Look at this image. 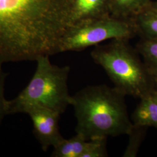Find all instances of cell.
<instances>
[{
  "instance_id": "obj_3",
  "label": "cell",
  "mask_w": 157,
  "mask_h": 157,
  "mask_svg": "<svg viewBox=\"0 0 157 157\" xmlns=\"http://www.w3.org/2000/svg\"><path fill=\"white\" fill-rule=\"evenodd\" d=\"M48 56H39L36 69L29 84L15 98L7 100V115L25 113L29 107L39 105L64 113L71 104L67 80L69 66L59 67L51 63Z\"/></svg>"
},
{
  "instance_id": "obj_12",
  "label": "cell",
  "mask_w": 157,
  "mask_h": 157,
  "mask_svg": "<svg viewBox=\"0 0 157 157\" xmlns=\"http://www.w3.org/2000/svg\"><path fill=\"white\" fill-rule=\"evenodd\" d=\"M147 67H157V39H144L137 47Z\"/></svg>"
},
{
  "instance_id": "obj_15",
  "label": "cell",
  "mask_w": 157,
  "mask_h": 157,
  "mask_svg": "<svg viewBox=\"0 0 157 157\" xmlns=\"http://www.w3.org/2000/svg\"><path fill=\"white\" fill-rule=\"evenodd\" d=\"M9 73L4 72L0 65V124L6 115L7 100L5 97V83Z\"/></svg>"
},
{
  "instance_id": "obj_8",
  "label": "cell",
  "mask_w": 157,
  "mask_h": 157,
  "mask_svg": "<svg viewBox=\"0 0 157 157\" xmlns=\"http://www.w3.org/2000/svg\"><path fill=\"white\" fill-rule=\"evenodd\" d=\"M132 120L136 126L157 128V86L141 98Z\"/></svg>"
},
{
  "instance_id": "obj_4",
  "label": "cell",
  "mask_w": 157,
  "mask_h": 157,
  "mask_svg": "<svg viewBox=\"0 0 157 157\" xmlns=\"http://www.w3.org/2000/svg\"><path fill=\"white\" fill-rule=\"evenodd\" d=\"M128 40H113L108 45L97 47L91 53L114 86L126 95L141 98L154 89V82L145 63L128 44Z\"/></svg>"
},
{
  "instance_id": "obj_16",
  "label": "cell",
  "mask_w": 157,
  "mask_h": 157,
  "mask_svg": "<svg viewBox=\"0 0 157 157\" xmlns=\"http://www.w3.org/2000/svg\"><path fill=\"white\" fill-rule=\"evenodd\" d=\"M147 68L154 82L157 86V67H147Z\"/></svg>"
},
{
  "instance_id": "obj_13",
  "label": "cell",
  "mask_w": 157,
  "mask_h": 157,
  "mask_svg": "<svg viewBox=\"0 0 157 157\" xmlns=\"http://www.w3.org/2000/svg\"><path fill=\"white\" fill-rule=\"evenodd\" d=\"M145 127L136 126L133 128L128 135L129 136V143L123 154L124 157H135L137 156L141 141L144 136Z\"/></svg>"
},
{
  "instance_id": "obj_2",
  "label": "cell",
  "mask_w": 157,
  "mask_h": 157,
  "mask_svg": "<svg viewBox=\"0 0 157 157\" xmlns=\"http://www.w3.org/2000/svg\"><path fill=\"white\" fill-rule=\"evenodd\" d=\"M126 95L105 84L87 86L72 96L77 120L76 132L87 140L128 135L133 124L129 118Z\"/></svg>"
},
{
  "instance_id": "obj_6",
  "label": "cell",
  "mask_w": 157,
  "mask_h": 157,
  "mask_svg": "<svg viewBox=\"0 0 157 157\" xmlns=\"http://www.w3.org/2000/svg\"><path fill=\"white\" fill-rule=\"evenodd\" d=\"M33 125V134L41 148L47 151L49 147H56L64 138L59 131V121L61 114L45 107L34 105L25 111Z\"/></svg>"
},
{
  "instance_id": "obj_9",
  "label": "cell",
  "mask_w": 157,
  "mask_h": 157,
  "mask_svg": "<svg viewBox=\"0 0 157 157\" xmlns=\"http://www.w3.org/2000/svg\"><path fill=\"white\" fill-rule=\"evenodd\" d=\"M150 0H110L111 16L133 22L139 13L149 8Z\"/></svg>"
},
{
  "instance_id": "obj_14",
  "label": "cell",
  "mask_w": 157,
  "mask_h": 157,
  "mask_svg": "<svg viewBox=\"0 0 157 157\" xmlns=\"http://www.w3.org/2000/svg\"><path fill=\"white\" fill-rule=\"evenodd\" d=\"M107 138H97L89 140V145L82 157H105L108 156Z\"/></svg>"
},
{
  "instance_id": "obj_1",
  "label": "cell",
  "mask_w": 157,
  "mask_h": 157,
  "mask_svg": "<svg viewBox=\"0 0 157 157\" xmlns=\"http://www.w3.org/2000/svg\"><path fill=\"white\" fill-rule=\"evenodd\" d=\"M71 0H0V65L59 52Z\"/></svg>"
},
{
  "instance_id": "obj_10",
  "label": "cell",
  "mask_w": 157,
  "mask_h": 157,
  "mask_svg": "<svg viewBox=\"0 0 157 157\" xmlns=\"http://www.w3.org/2000/svg\"><path fill=\"white\" fill-rule=\"evenodd\" d=\"M89 145L82 135L78 133L69 139H63L54 147L52 157H82Z\"/></svg>"
},
{
  "instance_id": "obj_17",
  "label": "cell",
  "mask_w": 157,
  "mask_h": 157,
  "mask_svg": "<svg viewBox=\"0 0 157 157\" xmlns=\"http://www.w3.org/2000/svg\"><path fill=\"white\" fill-rule=\"evenodd\" d=\"M148 9L150 10L151 11L157 14V2H151Z\"/></svg>"
},
{
  "instance_id": "obj_11",
  "label": "cell",
  "mask_w": 157,
  "mask_h": 157,
  "mask_svg": "<svg viewBox=\"0 0 157 157\" xmlns=\"http://www.w3.org/2000/svg\"><path fill=\"white\" fill-rule=\"evenodd\" d=\"M137 33L144 39H157V14L148 8L133 19Z\"/></svg>"
},
{
  "instance_id": "obj_5",
  "label": "cell",
  "mask_w": 157,
  "mask_h": 157,
  "mask_svg": "<svg viewBox=\"0 0 157 157\" xmlns=\"http://www.w3.org/2000/svg\"><path fill=\"white\" fill-rule=\"evenodd\" d=\"M136 34L133 22L111 16L69 29L62 39L59 52L83 50L107 40H128Z\"/></svg>"
},
{
  "instance_id": "obj_7",
  "label": "cell",
  "mask_w": 157,
  "mask_h": 157,
  "mask_svg": "<svg viewBox=\"0 0 157 157\" xmlns=\"http://www.w3.org/2000/svg\"><path fill=\"white\" fill-rule=\"evenodd\" d=\"M111 16L110 0H71V28Z\"/></svg>"
}]
</instances>
